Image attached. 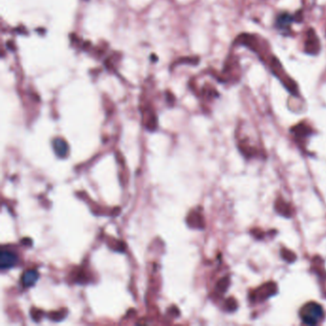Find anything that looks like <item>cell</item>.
<instances>
[{"label": "cell", "mask_w": 326, "mask_h": 326, "mask_svg": "<svg viewBox=\"0 0 326 326\" xmlns=\"http://www.w3.org/2000/svg\"><path fill=\"white\" fill-rule=\"evenodd\" d=\"M17 263V257L12 252L2 251L0 254V267L2 270L10 269L16 266Z\"/></svg>", "instance_id": "obj_2"}, {"label": "cell", "mask_w": 326, "mask_h": 326, "mask_svg": "<svg viewBox=\"0 0 326 326\" xmlns=\"http://www.w3.org/2000/svg\"><path fill=\"white\" fill-rule=\"evenodd\" d=\"M322 316H323V310L318 303H315V302L307 303L301 308V319L306 324H311V325L317 324L319 319L322 318Z\"/></svg>", "instance_id": "obj_1"}, {"label": "cell", "mask_w": 326, "mask_h": 326, "mask_svg": "<svg viewBox=\"0 0 326 326\" xmlns=\"http://www.w3.org/2000/svg\"><path fill=\"white\" fill-rule=\"evenodd\" d=\"M275 285L274 283H267L266 285L260 287L258 291H256L255 299L256 301H263L266 300L269 297H271L273 294L275 293Z\"/></svg>", "instance_id": "obj_3"}, {"label": "cell", "mask_w": 326, "mask_h": 326, "mask_svg": "<svg viewBox=\"0 0 326 326\" xmlns=\"http://www.w3.org/2000/svg\"><path fill=\"white\" fill-rule=\"evenodd\" d=\"M291 23V18L289 16H281L278 17V21H277V25L279 26V28H284L286 29L287 27L290 26Z\"/></svg>", "instance_id": "obj_6"}, {"label": "cell", "mask_w": 326, "mask_h": 326, "mask_svg": "<svg viewBox=\"0 0 326 326\" xmlns=\"http://www.w3.org/2000/svg\"><path fill=\"white\" fill-rule=\"evenodd\" d=\"M53 147L55 149L56 154L58 155L60 158H64L67 153H68V146L65 143L64 140L57 138L53 141Z\"/></svg>", "instance_id": "obj_4"}, {"label": "cell", "mask_w": 326, "mask_h": 326, "mask_svg": "<svg viewBox=\"0 0 326 326\" xmlns=\"http://www.w3.org/2000/svg\"><path fill=\"white\" fill-rule=\"evenodd\" d=\"M38 277H39V275L35 270L26 271L25 273L22 275V277H21L22 284L25 287H31L37 281Z\"/></svg>", "instance_id": "obj_5"}]
</instances>
